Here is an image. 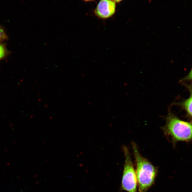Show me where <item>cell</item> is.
<instances>
[{
    "label": "cell",
    "mask_w": 192,
    "mask_h": 192,
    "mask_svg": "<svg viewBox=\"0 0 192 192\" xmlns=\"http://www.w3.org/2000/svg\"><path fill=\"white\" fill-rule=\"evenodd\" d=\"M169 110L168 115L165 117V125L161 128L165 137L174 147L178 142H192V121L182 120Z\"/></svg>",
    "instance_id": "6da1fadb"
},
{
    "label": "cell",
    "mask_w": 192,
    "mask_h": 192,
    "mask_svg": "<svg viewBox=\"0 0 192 192\" xmlns=\"http://www.w3.org/2000/svg\"><path fill=\"white\" fill-rule=\"evenodd\" d=\"M136 165V175L139 192H147L154 184L158 169L140 154L137 144L132 142Z\"/></svg>",
    "instance_id": "7a4b0ae2"
},
{
    "label": "cell",
    "mask_w": 192,
    "mask_h": 192,
    "mask_svg": "<svg viewBox=\"0 0 192 192\" xmlns=\"http://www.w3.org/2000/svg\"><path fill=\"white\" fill-rule=\"evenodd\" d=\"M125 157L121 184L122 190L127 192H137V182L130 152L126 146H123Z\"/></svg>",
    "instance_id": "3957f363"
},
{
    "label": "cell",
    "mask_w": 192,
    "mask_h": 192,
    "mask_svg": "<svg viewBox=\"0 0 192 192\" xmlns=\"http://www.w3.org/2000/svg\"><path fill=\"white\" fill-rule=\"evenodd\" d=\"M116 4L112 0H101L95 10V14L99 18L107 19L115 13Z\"/></svg>",
    "instance_id": "277c9868"
},
{
    "label": "cell",
    "mask_w": 192,
    "mask_h": 192,
    "mask_svg": "<svg viewBox=\"0 0 192 192\" xmlns=\"http://www.w3.org/2000/svg\"><path fill=\"white\" fill-rule=\"evenodd\" d=\"M187 87L190 92L189 97L177 104L184 110L189 117L192 118V86H187Z\"/></svg>",
    "instance_id": "5b68a950"
},
{
    "label": "cell",
    "mask_w": 192,
    "mask_h": 192,
    "mask_svg": "<svg viewBox=\"0 0 192 192\" xmlns=\"http://www.w3.org/2000/svg\"><path fill=\"white\" fill-rule=\"evenodd\" d=\"M7 54L5 47L3 45L0 44V60L5 57Z\"/></svg>",
    "instance_id": "8992f818"
},
{
    "label": "cell",
    "mask_w": 192,
    "mask_h": 192,
    "mask_svg": "<svg viewBox=\"0 0 192 192\" xmlns=\"http://www.w3.org/2000/svg\"><path fill=\"white\" fill-rule=\"evenodd\" d=\"M7 38L5 32L4 31L3 27L0 25V42H2Z\"/></svg>",
    "instance_id": "52a82bcc"
},
{
    "label": "cell",
    "mask_w": 192,
    "mask_h": 192,
    "mask_svg": "<svg viewBox=\"0 0 192 192\" xmlns=\"http://www.w3.org/2000/svg\"><path fill=\"white\" fill-rule=\"evenodd\" d=\"M192 80V68L189 74L182 80V81H189Z\"/></svg>",
    "instance_id": "ba28073f"
},
{
    "label": "cell",
    "mask_w": 192,
    "mask_h": 192,
    "mask_svg": "<svg viewBox=\"0 0 192 192\" xmlns=\"http://www.w3.org/2000/svg\"><path fill=\"white\" fill-rule=\"evenodd\" d=\"M114 1L117 2H119L122 1V0H114Z\"/></svg>",
    "instance_id": "9c48e42d"
},
{
    "label": "cell",
    "mask_w": 192,
    "mask_h": 192,
    "mask_svg": "<svg viewBox=\"0 0 192 192\" xmlns=\"http://www.w3.org/2000/svg\"><path fill=\"white\" fill-rule=\"evenodd\" d=\"M83 1H86V2H88V1H93V0H83Z\"/></svg>",
    "instance_id": "30bf717a"
}]
</instances>
